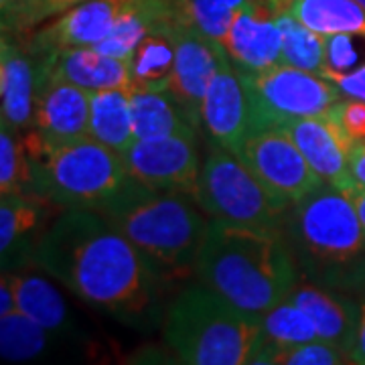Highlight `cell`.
<instances>
[{
    "mask_svg": "<svg viewBox=\"0 0 365 365\" xmlns=\"http://www.w3.org/2000/svg\"><path fill=\"white\" fill-rule=\"evenodd\" d=\"M35 266L122 325H163L169 282L98 211L63 209L37 246Z\"/></svg>",
    "mask_w": 365,
    "mask_h": 365,
    "instance_id": "obj_1",
    "label": "cell"
},
{
    "mask_svg": "<svg viewBox=\"0 0 365 365\" xmlns=\"http://www.w3.org/2000/svg\"><path fill=\"white\" fill-rule=\"evenodd\" d=\"M195 276L240 311L258 319L287 299L300 280L284 230L222 220L207 223Z\"/></svg>",
    "mask_w": 365,
    "mask_h": 365,
    "instance_id": "obj_2",
    "label": "cell"
},
{
    "mask_svg": "<svg viewBox=\"0 0 365 365\" xmlns=\"http://www.w3.org/2000/svg\"><path fill=\"white\" fill-rule=\"evenodd\" d=\"M290 252L302 280L365 299V227L349 195L321 187L288 209Z\"/></svg>",
    "mask_w": 365,
    "mask_h": 365,
    "instance_id": "obj_3",
    "label": "cell"
},
{
    "mask_svg": "<svg viewBox=\"0 0 365 365\" xmlns=\"http://www.w3.org/2000/svg\"><path fill=\"white\" fill-rule=\"evenodd\" d=\"M98 213L143 252L169 287L195 274L207 223L193 201L132 181L126 191Z\"/></svg>",
    "mask_w": 365,
    "mask_h": 365,
    "instance_id": "obj_4",
    "label": "cell"
},
{
    "mask_svg": "<svg viewBox=\"0 0 365 365\" xmlns=\"http://www.w3.org/2000/svg\"><path fill=\"white\" fill-rule=\"evenodd\" d=\"M23 144L29 157L26 193L49 199L57 207L102 211L134 181L122 155L90 136L51 144L29 130Z\"/></svg>",
    "mask_w": 365,
    "mask_h": 365,
    "instance_id": "obj_5",
    "label": "cell"
},
{
    "mask_svg": "<svg viewBox=\"0 0 365 365\" xmlns=\"http://www.w3.org/2000/svg\"><path fill=\"white\" fill-rule=\"evenodd\" d=\"M163 343L187 365H246L260 347L262 323L197 282L167 302Z\"/></svg>",
    "mask_w": 365,
    "mask_h": 365,
    "instance_id": "obj_6",
    "label": "cell"
},
{
    "mask_svg": "<svg viewBox=\"0 0 365 365\" xmlns=\"http://www.w3.org/2000/svg\"><path fill=\"white\" fill-rule=\"evenodd\" d=\"M193 201L213 220L235 225L284 230L287 222L288 207L264 189L242 158L222 146L209 148Z\"/></svg>",
    "mask_w": 365,
    "mask_h": 365,
    "instance_id": "obj_7",
    "label": "cell"
},
{
    "mask_svg": "<svg viewBox=\"0 0 365 365\" xmlns=\"http://www.w3.org/2000/svg\"><path fill=\"white\" fill-rule=\"evenodd\" d=\"M240 76L248 91L254 132L280 128L299 118L323 116L341 100L333 81L287 63Z\"/></svg>",
    "mask_w": 365,
    "mask_h": 365,
    "instance_id": "obj_8",
    "label": "cell"
},
{
    "mask_svg": "<svg viewBox=\"0 0 365 365\" xmlns=\"http://www.w3.org/2000/svg\"><path fill=\"white\" fill-rule=\"evenodd\" d=\"M235 155L256 175L264 189L288 209L325 187V181L280 128L252 132Z\"/></svg>",
    "mask_w": 365,
    "mask_h": 365,
    "instance_id": "obj_9",
    "label": "cell"
},
{
    "mask_svg": "<svg viewBox=\"0 0 365 365\" xmlns=\"http://www.w3.org/2000/svg\"><path fill=\"white\" fill-rule=\"evenodd\" d=\"M122 160L140 185L163 193L195 195L201 175L197 136L136 138L122 153Z\"/></svg>",
    "mask_w": 365,
    "mask_h": 365,
    "instance_id": "obj_10",
    "label": "cell"
},
{
    "mask_svg": "<svg viewBox=\"0 0 365 365\" xmlns=\"http://www.w3.org/2000/svg\"><path fill=\"white\" fill-rule=\"evenodd\" d=\"M173 41L175 69L167 91L175 104L181 108L182 116L201 132V106L225 49L222 43L209 39L179 21L173 25Z\"/></svg>",
    "mask_w": 365,
    "mask_h": 365,
    "instance_id": "obj_11",
    "label": "cell"
},
{
    "mask_svg": "<svg viewBox=\"0 0 365 365\" xmlns=\"http://www.w3.org/2000/svg\"><path fill=\"white\" fill-rule=\"evenodd\" d=\"M201 132L211 146L235 153L254 132L248 91L227 53L209 83L201 106Z\"/></svg>",
    "mask_w": 365,
    "mask_h": 365,
    "instance_id": "obj_12",
    "label": "cell"
},
{
    "mask_svg": "<svg viewBox=\"0 0 365 365\" xmlns=\"http://www.w3.org/2000/svg\"><path fill=\"white\" fill-rule=\"evenodd\" d=\"M288 138L297 144L311 169L325 181V185L351 195L357 189L349 170V153L353 140L341 124L327 112L323 116L299 118L280 126Z\"/></svg>",
    "mask_w": 365,
    "mask_h": 365,
    "instance_id": "obj_13",
    "label": "cell"
},
{
    "mask_svg": "<svg viewBox=\"0 0 365 365\" xmlns=\"http://www.w3.org/2000/svg\"><path fill=\"white\" fill-rule=\"evenodd\" d=\"M55 203L33 193H9L0 201V260L2 272L35 266V252L53 220Z\"/></svg>",
    "mask_w": 365,
    "mask_h": 365,
    "instance_id": "obj_14",
    "label": "cell"
},
{
    "mask_svg": "<svg viewBox=\"0 0 365 365\" xmlns=\"http://www.w3.org/2000/svg\"><path fill=\"white\" fill-rule=\"evenodd\" d=\"M91 91L39 73L31 130L45 143L63 144L90 136Z\"/></svg>",
    "mask_w": 365,
    "mask_h": 365,
    "instance_id": "obj_15",
    "label": "cell"
},
{
    "mask_svg": "<svg viewBox=\"0 0 365 365\" xmlns=\"http://www.w3.org/2000/svg\"><path fill=\"white\" fill-rule=\"evenodd\" d=\"M130 2L132 0H86L35 33L29 41V49L35 55H45L57 49L96 47L112 33L120 14L130 6Z\"/></svg>",
    "mask_w": 365,
    "mask_h": 365,
    "instance_id": "obj_16",
    "label": "cell"
},
{
    "mask_svg": "<svg viewBox=\"0 0 365 365\" xmlns=\"http://www.w3.org/2000/svg\"><path fill=\"white\" fill-rule=\"evenodd\" d=\"M222 45L240 73H258L282 63V33L276 16L254 4L237 13Z\"/></svg>",
    "mask_w": 365,
    "mask_h": 365,
    "instance_id": "obj_17",
    "label": "cell"
},
{
    "mask_svg": "<svg viewBox=\"0 0 365 365\" xmlns=\"http://www.w3.org/2000/svg\"><path fill=\"white\" fill-rule=\"evenodd\" d=\"M39 73L73 83L81 90H128L132 86L130 61L104 55L93 47L57 49L37 55Z\"/></svg>",
    "mask_w": 365,
    "mask_h": 365,
    "instance_id": "obj_18",
    "label": "cell"
},
{
    "mask_svg": "<svg viewBox=\"0 0 365 365\" xmlns=\"http://www.w3.org/2000/svg\"><path fill=\"white\" fill-rule=\"evenodd\" d=\"M37 86H39L37 55L14 39V35H2V43H0L2 122L13 126L14 130H26L33 126Z\"/></svg>",
    "mask_w": 365,
    "mask_h": 365,
    "instance_id": "obj_19",
    "label": "cell"
},
{
    "mask_svg": "<svg viewBox=\"0 0 365 365\" xmlns=\"http://www.w3.org/2000/svg\"><path fill=\"white\" fill-rule=\"evenodd\" d=\"M288 299L313 319L319 339L339 347L347 355L361 317L359 300L309 280H299Z\"/></svg>",
    "mask_w": 365,
    "mask_h": 365,
    "instance_id": "obj_20",
    "label": "cell"
},
{
    "mask_svg": "<svg viewBox=\"0 0 365 365\" xmlns=\"http://www.w3.org/2000/svg\"><path fill=\"white\" fill-rule=\"evenodd\" d=\"M132 106L134 138H163V136H197L199 130L182 116L167 90H134L128 88Z\"/></svg>",
    "mask_w": 365,
    "mask_h": 365,
    "instance_id": "obj_21",
    "label": "cell"
},
{
    "mask_svg": "<svg viewBox=\"0 0 365 365\" xmlns=\"http://www.w3.org/2000/svg\"><path fill=\"white\" fill-rule=\"evenodd\" d=\"M16 294V311L26 314L49 333L63 331L69 325V311L61 292L41 274L31 270L6 272Z\"/></svg>",
    "mask_w": 365,
    "mask_h": 365,
    "instance_id": "obj_22",
    "label": "cell"
},
{
    "mask_svg": "<svg viewBox=\"0 0 365 365\" xmlns=\"http://www.w3.org/2000/svg\"><path fill=\"white\" fill-rule=\"evenodd\" d=\"M177 21V19H175ZM175 21L155 26L130 61V76L134 90H169L173 69H175Z\"/></svg>",
    "mask_w": 365,
    "mask_h": 365,
    "instance_id": "obj_23",
    "label": "cell"
},
{
    "mask_svg": "<svg viewBox=\"0 0 365 365\" xmlns=\"http://www.w3.org/2000/svg\"><path fill=\"white\" fill-rule=\"evenodd\" d=\"M90 138L120 155L136 140L128 90L91 91Z\"/></svg>",
    "mask_w": 365,
    "mask_h": 365,
    "instance_id": "obj_24",
    "label": "cell"
},
{
    "mask_svg": "<svg viewBox=\"0 0 365 365\" xmlns=\"http://www.w3.org/2000/svg\"><path fill=\"white\" fill-rule=\"evenodd\" d=\"M290 14L323 37L337 33L365 37V9L355 0H292Z\"/></svg>",
    "mask_w": 365,
    "mask_h": 365,
    "instance_id": "obj_25",
    "label": "cell"
},
{
    "mask_svg": "<svg viewBox=\"0 0 365 365\" xmlns=\"http://www.w3.org/2000/svg\"><path fill=\"white\" fill-rule=\"evenodd\" d=\"M252 0H175L177 21L223 43L237 13Z\"/></svg>",
    "mask_w": 365,
    "mask_h": 365,
    "instance_id": "obj_26",
    "label": "cell"
},
{
    "mask_svg": "<svg viewBox=\"0 0 365 365\" xmlns=\"http://www.w3.org/2000/svg\"><path fill=\"white\" fill-rule=\"evenodd\" d=\"M282 33V63L309 73L325 71V37L311 31L290 13L276 16Z\"/></svg>",
    "mask_w": 365,
    "mask_h": 365,
    "instance_id": "obj_27",
    "label": "cell"
},
{
    "mask_svg": "<svg viewBox=\"0 0 365 365\" xmlns=\"http://www.w3.org/2000/svg\"><path fill=\"white\" fill-rule=\"evenodd\" d=\"M262 341L278 349H290L319 339L313 319L297 307L292 300L284 299L262 314Z\"/></svg>",
    "mask_w": 365,
    "mask_h": 365,
    "instance_id": "obj_28",
    "label": "cell"
},
{
    "mask_svg": "<svg viewBox=\"0 0 365 365\" xmlns=\"http://www.w3.org/2000/svg\"><path fill=\"white\" fill-rule=\"evenodd\" d=\"M49 331L21 311L0 314V353L9 364H26L47 349Z\"/></svg>",
    "mask_w": 365,
    "mask_h": 365,
    "instance_id": "obj_29",
    "label": "cell"
},
{
    "mask_svg": "<svg viewBox=\"0 0 365 365\" xmlns=\"http://www.w3.org/2000/svg\"><path fill=\"white\" fill-rule=\"evenodd\" d=\"M19 130L2 122L0 126V189L2 195L26 193L29 185V157Z\"/></svg>",
    "mask_w": 365,
    "mask_h": 365,
    "instance_id": "obj_30",
    "label": "cell"
},
{
    "mask_svg": "<svg viewBox=\"0 0 365 365\" xmlns=\"http://www.w3.org/2000/svg\"><path fill=\"white\" fill-rule=\"evenodd\" d=\"M282 365H349L347 355L327 341H311L290 349H280Z\"/></svg>",
    "mask_w": 365,
    "mask_h": 365,
    "instance_id": "obj_31",
    "label": "cell"
},
{
    "mask_svg": "<svg viewBox=\"0 0 365 365\" xmlns=\"http://www.w3.org/2000/svg\"><path fill=\"white\" fill-rule=\"evenodd\" d=\"M355 37L349 33H337L325 37V71H351L359 61V49Z\"/></svg>",
    "mask_w": 365,
    "mask_h": 365,
    "instance_id": "obj_32",
    "label": "cell"
},
{
    "mask_svg": "<svg viewBox=\"0 0 365 365\" xmlns=\"http://www.w3.org/2000/svg\"><path fill=\"white\" fill-rule=\"evenodd\" d=\"M43 0H11L6 9H2V35L25 33L26 29L39 25Z\"/></svg>",
    "mask_w": 365,
    "mask_h": 365,
    "instance_id": "obj_33",
    "label": "cell"
},
{
    "mask_svg": "<svg viewBox=\"0 0 365 365\" xmlns=\"http://www.w3.org/2000/svg\"><path fill=\"white\" fill-rule=\"evenodd\" d=\"M331 116L341 124V128L347 132L353 143L365 140V102L353 100V102H337L331 110Z\"/></svg>",
    "mask_w": 365,
    "mask_h": 365,
    "instance_id": "obj_34",
    "label": "cell"
},
{
    "mask_svg": "<svg viewBox=\"0 0 365 365\" xmlns=\"http://www.w3.org/2000/svg\"><path fill=\"white\" fill-rule=\"evenodd\" d=\"M321 76L333 81L347 98L365 102V63L351 71H323Z\"/></svg>",
    "mask_w": 365,
    "mask_h": 365,
    "instance_id": "obj_35",
    "label": "cell"
},
{
    "mask_svg": "<svg viewBox=\"0 0 365 365\" xmlns=\"http://www.w3.org/2000/svg\"><path fill=\"white\" fill-rule=\"evenodd\" d=\"M124 365H187V364L181 361L175 353L170 351L165 343H163V345L146 343V345H140L136 351H132Z\"/></svg>",
    "mask_w": 365,
    "mask_h": 365,
    "instance_id": "obj_36",
    "label": "cell"
},
{
    "mask_svg": "<svg viewBox=\"0 0 365 365\" xmlns=\"http://www.w3.org/2000/svg\"><path fill=\"white\" fill-rule=\"evenodd\" d=\"M347 359H349V365H365V302L361 304L359 325H357V333H355L351 347L347 351Z\"/></svg>",
    "mask_w": 365,
    "mask_h": 365,
    "instance_id": "obj_37",
    "label": "cell"
},
{
    "mask_svg": "<svg viewBox=\"0 0 365 365\" xmlns=\"http://www.w3.org/2000/svg\"><path fill=\"white\" fill-rule=\"evenodd\" d=\"M349 170L357 187H365V140L353 144L349 153Z\"/></svg>",
    "mask_w": 365,
    "mask_h": 365,
    "instance_id": "obj_38",
    "label": "cell"
},
{
    "mask_svg": "<svg viewBox=\"0 0 365 365\" xmlns=\"http://www.w3.org/2000/svg\"><path fill=\"white\" fill-rule=\"evenodd\" d=\"M246 365H282L280 364V349L266 343V341H262L260 347L250 357Z\"/></svg>",
    "mask_w": 365,
    "mask_h": 365,
    "instance_id": "obj_39",
    "label": "cell"
},
{
    "mask_svg": "<svg viewBox=\"0 0 365 365\" xmlns=\"http://www.w3.org/2000/svg\"><path fill=\"white\" fill-rule=\"evenodd\" d=\"M16 311V294L14 287L9 278V274L2 272V282H0V314H11Z\"/></svg>",
    "mask_w": 365,
    "mask_h": 365,
    "instance_id": "obj_40",
    "label": "cell"
},
{
    "mask_svg": "<svg viewBox=\"0 0 365 365\" xmlns=\"http://www.w3.org/2000/svg\"><path fill=\"white\" fill-rule=\"evenodd\" d=\"M86 0H43V9H41V16L43 21L49 19V16H57V14L67 13L69 9L78 6Z\"/></svg>",
    "mask_w": 365,
    "mask_h": 365,
    "instance_id": "obj_41",
    "label": "cell"
},
{
    "mask_svg": "<svg viewBox=\"0 0 365 365\" xmlns=\"http://www.w3.org/2000/svg\"><path fill=\"white\" fill-rule=\"evenodd\" d=\"M349 199H351L353 207H355L357 215H359V222L364 223L365 227V187H357L349 195Z\"/></svg>",
    "mask_w": 365,
    "mask_h": 365,
    "instance_id": "obj_42",
    "label": "cell"
},
{
    "mask_svg": "<svg viewBox=\"0 0 365 365\" xmlns=\"http://www.w3.org/2000/svg\"><path fill=\"white\" fill-rule=\"evenodd\" d=\"M355 2H357V4H359L361 9H365V0H355Z\"/></svg>",
    "mask_w": 365,
    "mask_h": 365,
    "instance_id": "obj_43",
    "label": "cell"
}]
</instances>
